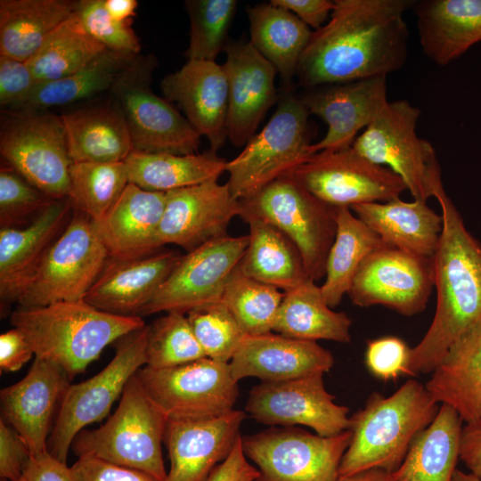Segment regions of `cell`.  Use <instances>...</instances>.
<instances>
[{
  "mask_svg": "<svg viewBox=\"0 0 481 481\" xmlns=\"http://www.w3.org/2000/svg\"><path fill=\"white\" fill-rule=\"evenodd\" d=\"M415 0H334L327 22L313 31L301 56L299 84L314 88L387 74L407 60L404 19Z\"/></svg>",
  "mask_w": 481,
  "mask_h": 481,
  "instance_id": "cell-1",
  "label": "cell"
},
{
  "mask_svg": "<svg viewBox=\"0 0 481 481\" xmlns=\"http://www.w3.org/2000/svg\"><path fill=\"white\" fill-rule=\"evenodd\" d=\"M443 228L433 256L436 307L422 339L412 348L410 376L432 372L449 347L481 322V243L440 188L435 195Z\"/></svg>",
  "mask_w": 481,
  "mask_h": 481,
  "instance_id": "cell-2",
  "label": "cell"
},
{
  "mask_svg": "<svg viewBox=\"0 0 481 481\" xmlns=\"http://www.w3.org/2000/svg\"><path fill=\"white\" fill-rule=\"evenodd\" d=\"M10 322L25 336L35 357L57 363L70 380L108 345L145 326L140 316L107 313L85 300L19 306Z\"/></svg>",
  "mask_w": 481,
  "mask_h": 481,
  "instance_id": "cell-3",
  "label": "cell"
},
{
  "mask_svg": "<svg viewBox=\"0 0 481 481\" xmlns=\"http://www.w3.org/2000/svg\"><path fill=\"white\" fill-rule=\"evenodd\" d=\"M440 404L416 379L395 393L373 392L363 409L350 417V444L339 466V478L371 469L390 473L403 462L416 435L436 417Z\"/></svg>",
  "mask_w": 481,
  "mask_h": 481,
  "instance_id": "cell-4",
  "label": "cell"
},
{
  "mask_svg": "<svg viewBox=\"0 0 481 481\" xmlns=\"http://www.w3.org/2000/svg\"><path fill=\"white\" fill-rule=\"evenodd\" d=\"M167 421L135 373L127 382L115 412L100 428L81 430L71 448L77 457L97 458L165 481L167 472L161 444Z\"/></svg>",
  "mask_w": 481,
  "mask_h": 481,
  "instance_id": "cell-5",
  "label": "cell"
},
{
  "mask_svg": "<svg viewBox=\"0 0 481 481\" xmlns=\"http://www.w3.org/2000/svg\"><path fill=\"white\" fill-rule=\"evenodd\" d=\"M239 202L240 217L263 219L296 244L309 279L317 281L324 277L328 253L336 235V208L315 197L290 175Z\"/></svg>",
  "mask_w": 481,
  "mask_h": 481,
  "instance_id": "cell-6",
  "label": "cell"
},
{
  "mask_svg": "<svg viewBox=\"0 0 481 481\" xmlns=\"http://www.w3.org/2000/svg\"><path fill=\"white\" fill-rule=\"evenodd\" d=\"M420 110L406 100L388 102L355 140L352 148L388 167L404 181L414 200L428 201L444 187L433 145L417 135Z\"/></svg>",
  "mask_w": 481,
  "mask_h": 481,
  "instance_id": "cell-7",
  "label": "cell"
},
{
  "mask_svg": "<svg viewBox=\"0 0 481 481\" xmlns=\"http://www.w3.org/2000/svg\"><path fill=\"white\" fill-rule=\"evenodd\" d=\"M309 116L300 98L289 92L281 97L261 132L246 143L237 157L227 161V183L235 199L256 194L310 157Z\"/></svg>",
  "mask_w": 481,
  "mask_h": 481,
  "instance_id": "cell-8",
  "label": "cell"
},
{
  "mask_svg": "<svg viewBox=\"0 0 481 481\" xmlns=\"http://www.w3.org/2000/svg\"><path fill=\"white\" fill-rule=\"evenodd\" d=\"M148 332L145 325L120 338L114 357L99 373L68 387L47 443L53 456L67 462L76 436L108 415L129 379L146 364Z\"/></svg>",
  "mask_w": 481,
  "mask_h": 481,
  "instance_id": "cell-9",
  "label": "cell"
},
{
  "mask_svg": "<svg viewBox=\"0 0 481 481\" xmlns=\"http://www.w3.org/2000/svg\"><path fill=\"white\" fill-rule=\"evenodd\" d=\"M155 60L137 57L110 92L129 131L134 151L179 155L198 152L200 135L167 99L150 87Z\"/></svg>",
  "mask_w": 481,
  "mask_h": 481,
  "instance_id": "cell-10",
  "label": "cell"
},
{
  "mask_svg": "<svg viewBox=\"0 0 481 481\" xmlns=\"http://www.w3.org/2000/svg\"><path fill=\"white\" fill-rule=\"evenodd\" d=\"M0 153L5 163L53 200L69 192V158L61 115L9 111L1 119Z\"/></svg>",
  "mask_w": 481,
  "mask_h": 481,
  "instance_id": "cell-11",
  "label": "cell"
},
{
  "mask_svg": "<svg viewBox=\"0 0 481 481\" xmlns=\"http://www.w3.org/2000/svg\"><path fill=\"white\" fill-rule=\"evenodd\" d=\"M108 259L92 220L74 208L69 224L19 298V306L84 300Z\"/></svg>",
  "mask_w": 481,
  "mask_h": 481,
  "instance_id": "cell-12",
  "label": "cell"
},
{
  "mask_svg": "<svg viewBox=\"0 0 481 481\" xmlns=\"http://www.w3.org/2000/svg\"><path fill=\"white\" fill-rule=\"evenodd\" d=\"M350 429L322 436L297 428H271L242 436L247 458L259 471L256 481H338Z\"/></svg>",
  "mask_w": 481,
  "mask_h": 481,
  "instance_id": "cell-13",
  "label": "cell"
},
{
  "mask_svg": "<svg viewBox=\"0 0 481 481\" xmlns=\"http://www.w3.org/2000/svg\"><path fill=\"white\" fill-rule=\"evenodd\" d=\"M136 375L168 420L222 416L234 410L239 395L229 363L208 357L173 368L145 365Z\"/></svg>",
  "mask_w": 481,
  "mask_h": 481,
  "instance_id": "cell-14",
  "label": "cell"
},
{
  "mask_svg": "<svg viewBox=\"0 0 481 481\" xmlns=\"http://www.w3.org/2000/svg\"><path fill=\"white\" fill-rule=\"evenodd\" d=\"M287 175L334 208L387 202L407 190L391 169L371 162L352 147L313 154Z\"/></svg>",
  "mask_w": 481,
  "mask_h": 481,
  "instance_id": "cell-15",
  "label": "cell"
},
{
  "mask_svg": "<svg viewBox=\"0 0 481 481\" xmlns=\"http://www.w3.org/2000/svg\"><path fill=\"white\" fill-rule=\"evenodd\" d=\"M433 287V257L384 244L362 262L347 295L355 306H383L412 316L425 309Z\"/></svg>",
  "mask_w": 481,
  "mask_h": 481,
  "instance_id": "cell-16",
  "label": "cell"
},
{
  "mask_svg": "<svg viewBox=\"0 0 481 481\" xmlns=\"http://www.w3.org/2000/svg\"><path fill=\"white\" fill-rule=\"evenodd\" d=\"M248 235L224 236L181 257L141 315L183 314L221 300L225 284L241 260Z\"/></svg>",
  "mask_w": 481,
  "mask_h": 481,
  "instance_id": "cell-17",
  "label": "cell"
},
{
  "mask_svg": "<svg viewBox=\"0 0 481 481\" xmlns=\"http://www.w3.org/2000/svg\"><path fill=\"white\" fill-rule=\"evenodd\" d=\"M323 374L278 382H262L249 392L246 412L266 425H303L322 436L349 429V409L335 403L323 383Z\"/></svg>",
  "mask_w": 481,
  "mask_h": 481,
  "instance_id": "cell-18",
  "label": "cell"
},
{
  "mask_svg": "<svg viewBox=\"0 0 481 481\" xmlns=\"http://www.w3.org/2000/svg\"><path fill=\"white\" fill-rule=\"evenodd\" d=\"M240 206L228 183L218 180L167 192L159 239L162 247L177 245L187 252L227 235Z\"/></svg>",
  "mask_w": 481,
  "mask_h": 481,
  "instance_id": "cell-19",
  "label": "cell"
},
{
  "mask_svg": "<svg viewBox=\"0 0 481 481\" xmlns=\"http://www.w3.org/2000/svg\"><path fill=\"white\" fill-rule=\"evenodd\" d=\"M300 99L310 115L328 125L325 135L310 145V156L345 150L388 102L387 77L317 86L307 89Z\"/></svg>",
  "mask_w": 481,
  "mask_h": 481,
  "instance_id": "cell-20",
  "label": "cell"
},
{
  "mask_svg": "<svg viewBox=\"0 0 481 481\" xmlns=\"http://www.w3.org/2000/svg\"><path fill=\"white\" fill-rule=\"evenodd\" d=\"M222 65L228 84V139L236 147L256 135L267 110L277 102L275 68L250 42H229Z\"/></svg>",
  "mask_w": 481,
  "mask_h": 481,
  "instance_id": "cell-21",
  "label": "cell"
},
{
  "mask_svg": "<svg viewBox=\"0 0 481 481\" xmlns=\"http://www.w3.org/2000/svg\"><path fill=\"white\" fill-rule=\"evenodd\" d=\"M69 381L60 365L35 357L22 379L1 390L2 419L23 438L32 455L48 451L53 417Z\"/></svg>",
  "mask_w": 481,
  "mask_h": 481,
  "instance_id": "cell-22",
  "label": "cell"
},
{
  "mask_svg": "<svg viewBox=\"0 0 481 481\" xmlns=\"http://www.w3.org/2000/svg\"><path fill=\"white\" fill-rule=\"evenodd\" d=\"M245 412L239 410L216 418L168 420L164 443L170 459L165 481H207L241 436Z\"/></svg>",
  "mask_w": 481,
  "mask_h": 481,
  "instance_id": "cell-23",
  "label": "cell"
},
{
  "mask_svg": "<svg viewBox=\"0 0 481 481\" xmlns=\"http://www.w3.org/2000/svg\"><path fill=\"white\" fill-rule=\"evenodd\" d=\"M74 209L67 197L53 200L29 224L0 229V297L18 302L45 257L69 224Z\"/></svg>",
  "mask_w": 481,
  "mask_h": 481,
  "instance_id": "cell-24",
  "label": "cell"
},
{
  "mask_svg": "<svg viewBox=\"0 0 481 481\" xmlns=\"http://www.w3.org/2000/svg\"><path fill=\"white\" fill-rule=\"evenodd\" d=\"M160 88L216 152L228 139V84L222 65L188 60L181 69L163 77Z\"/></svg>",
  "mask_w": 481,
  "mask_h": 481,
  "instance_id": "cell-25",
  "label": "cell"
},
{
  "mask_svg": "<svg viewBox=\"0 0 481 481\" xmlns=\"http://www.w3.org/2000/svg\"><path fill=\"white\" fill-rule=\"evenodd\" d=\"M333 364L332 354L316 341L273 332L246 336L229 363L238 382L249 377L278 382L324 374Z\"/></svg>",
  "mask_w": 481,
  "mask_h": 481,
  "instance_id": "cell-26",
  "label": "cell"
},
{
  "mask_svg": "<svg viewBox=\"0 0 481 481\" xmlns=\"http://www.w3.org/2000/svg\"><path fill=\"white\" fill-rule=\"evenodd\" d=\"M181 257L172 250H159L131 260L109 257L84 300L107 313L140 316Z\"/></svg>",
  "mask_w": 481,
  "mask_h": 481,
  "instance_id": "cell-27",
  "label": "cell"
},
{
  "mask_svg": "<svg viewBox=\"0 0 481 481\" xmlns=\"http://www.w3.org/2000/svg\"><path fill=\"white\" fill-rule=\"evenodd\" d=\"M167 192L129 183L103 218L94 224L109 257L131 260L159 251V230Z\"/></svg>",
  "mask_w": 481,
  "mask_h": 481,
  "instance_id": "cell-28",
  "label": "cell"
},
{
  "mask_svg": "<svg viewBox=\"0 0 481 481\" xmlns=\"http://www.w3.org/2000/svg\"><path fill=\"white\" fill-rule=\"evenodd\" d=\"M424 54L444 66L481 41V0L414 1Z\"/></svg>",
  "mask_w": 481,
  "mask_h": 481,
  "instance_id": "cell-29",
  "label": "cell"
},
{
  "mask_svg": "<svg viewBox=\"0 0 481 481\" xmlns=\"http://www.w3.org/2000/svg\"><path fill=\"white\" fill-rule=\"evenodd\" d=\"M425 384L440 405L452 408L465 424L481 422V322L447 350Z\"/></svg>",
  "mask_w": 481,
  "mask_h": 481,
  "instance_id": "cell-30",
  "label": "cell"
},
{
  "mask_svg": "<svg viewBox=\"0 0 481 481\" xmlns=\"http://www.w3.org/2000/svg\"><path fill=\"white\" fill-rule=\"evenodd\" d=\"M355 215L376 232L384 244L426 257H433L442 232L443 218L426 201L356 204Z\"/></svg>",
  "mask_w": 481,
  "mask_h": 481,
  "instance_id": "cell-31",
  "label": "cell"
},
{
  "mask_svg": "<svg viewBox=\"0 0 481 481\" xmlns=\"http://www.w3.org/2000/svg\"><path fill=\"white\" fill-rule=\"evenodd\" d=\"M72 162H125L134 151L126 123L113 101L61 114Z\"/></svg>",
  "mask_w": 481,
  "mask_h": 481,
  "instance_id": "cell-32",
  "label": "cell"
},
{
  "mask_svg": "<svg viewBox=\"0 0 481 481\" xmlns=\"http://www.w3.org/2000/svg\"><path fill=\"white\" fill-rule=\"evenodd\" d=\"M462 420L441 404L432 422L419 432L392 473L394 481H452L460 459Z\"/></svg>",
  "mask_w": 481,
  "mask_h": 481,
  "instance_id": "cell-33",
  "label": "cell"
},
{
  "mask_svg": "<svg viewBox=\"0 0 481 481\" xmlns=\"http://www.w3.org/2000/svg\"><path fill=\"white\" fill-rule=\"evenodd\" d=\"M248 223L249 242L238 267L256 281L289 291L309 279L302 254L280 229L255 216Z\"/></svg>",
  "mask_w": 481,
  "mask_h": 481,
  "instance_id": "cell-34",
  "label": "cell"
},
{
  "mask_svg": "<svg viewBox=\"0 0 481 481\" xmlns=\"http://www.w3.org/2000/svg\"><path fill=\"white\" fill-rule=\"evenodd\" d=\"M247 14L250 44L275 68L289 93L313 31L294 13L271 3L248 7Z\"/></svg>",
  "mask_w": 481,
  "mask_h": 481,
  "instance_id": "cell-35",
  "label": "cell"
},
{
  "mask_svg": "<svg viewBox=\"0 0 481 481\" xmlns=\"http://www.w3.org/2000/svg\"><path fill=\"white\" fill-rule=\"evenodd\" d=\"M138 54L104 50L78 71L38 83L29 100L12 111H46L95 99L109 93ZM11 111V110H10Z\"/></svg>",
  "mask_w": 481,
  "mask_h": 481,
  "instance_id": "cell-36",
  "label": "cell"
},
{
  "mask_svg": "<svg viewBox=\"0 0 481 481\" xmlns=\"http://www.w3.org/2000/svg\"><path fill=\"white\" fill-rule=\"evenodd\" d=\"M77 5L73 0H1L0 54L27 61Z\"/></svg>",
  "mask_w": 481,
  "mask_h": 481,
  "instance_id": "cell-37",
  "label": "cell"
},
{
  "mask_svg": "<svg viewBox=\"0 0 481 481\" xmlns=\"http://www.w3.org/2000/svg\"><path fill=\"white\" fill-rule=\"evenodd\" d=\"M226 164L211 150L186 155L133 151L125 160L129 183L161 192L218 180Z\"/></svg>",
  "mask_w": 481,
  "mask_h": 481,
  "instance_id": "cell-38",
  "label": "cell"
},
{
  "mask_svg": "<svg viewBox=\"0 0 481 481\" xmlns=\"http://www.w3.org/2000/svg\"><path fill=\"white\" fill-rule=\"evenodd\" d=\"M308 279L285 291L273 325L276 333L305 340L351 341V319L327 304L321 286Z\"/></svg>",
  "mask_w": 481,
  "mask_h": 481,
  "instance_id": "cell-39",
  "label": "cell"
},
{
  "mask_svg": "<svg viewBox=\"0 0 481 481\" xmlns=\"http://www.w3.org/2000/svg\"><path fill=\"white\" fill-rule=\"evenodd\" d=\"M336 235L328 253L322 292L331 307L347 294L364 258L384 245L379 236L348 207L336 208Z\"/></svg>",
  "mask_w": 481,
  "mask_h": 481,
  "instance_id": "cell-40",
  "label": "cell"
},
{
  "mask_svg": "<svg viewBox=\"0 0 481 481\" xmlns=\"http://www.w3.org/2000/svg\"><path fill=\"white\" fill-rule=\"evenodd\" d=\"M106 48L92 37L75 12L53 29L26 61L38 83L68 77Z\"/></svg>",
  "mask_w": 481,
  "mask_h": 481,
  "instance_id": "cell-41",
  "label": "cell"
},
{
  "mask_svg": "<svg viewBox=\"0 0 481 481\" xmlns=\"http://www.w3.org/2000/svg\"><path fill=\"white\" fill-rule=\"evenodd\" d=\"M129 183L125 162H72L68 198L94 224L100 222Z\"/></svg>",
  "mask_w": 481,
  "mask_h": 481,
  "instance_id": "cell-42",
  "label": "cell"
},
{
  "mask_svg": "<svg viewBox=\"0 0 481 481\" xmlns=\"http://www.w3.org/2000/svg\"><path fill=\"white\" fill-rule=\"evenodd\" d=\"M279 289L244 275L237 266L229 277L221 301L247 336L273 331L283 298Z\"/></svg>",
  "mask_w": 481,
  "mask_h": 481,
  "instance_id": "cell-43",
  "label": "cell"
},
{
  "mask_svg": "<svg viewBox=\"0 0 481 481\" xmlns=\"http://www.w3.org/2000/svg\"><path fill=\"white\" fill-rule=\"evenodd\" d=\"M190 40L188 60L216 61L228 43V31L237 9L236 0H187Z\"/></svg>",
  "mask_w": 481,
  "mask_h": 481,
  "instance_id": "cell-44",
  "label": "cell"
},
{
  "mask_svg": "<svg viewBox=\"0 0 481 481\" xmlns=\"http://www.w3.org/2000/svg\"><path fill=\"white\" fill-rule=\"evenodd\" d=\"M204 357L186 314L167 312L149 325L146 366L173 368Z\"/></svg>",
  "mask_w": 481,
  "mask_h": 481,
  "instance_id": "cell-45",
  "label": "cell"
},
{
  "mask_svg": "<svg viewBox=\"0 0 481 481\" xmlns=\"http://www.w3.org/2000/svg\"><path fill=\"white\" fill-rule=\"evenodd\" d=\"M186 315L206 356L230 363L247 335L226 306L220 300Z\"/></svg>",
  "mask_w": 481,
  "mask_h": 481,
  "instance_id": "cell-46",
  "label": "cell"
},
{
  "mask_svg": "<svg viewBox=\"0 0 481 481\" xmlns=\"http://www.w3.org/2000/svg\"><path fill=\"white\" fill-rule=\"evenodd\" d=\"M53 200L8 165L1 167V227L19 228L29 224Z\"/></svg>",
  "mask_w": 481,
  "mask_h": 481,
  "instance_id": "cell-47",
  "label": "cell"
},
{
  "mask_svg": "<svg viewBox=\"0 0 481 481\" xmlns=\"http://www.w3.org/2000/svg\"><path fill=\"white\" fill-rule=\"evenodd\" d=\"M76 14L86 32L106 49L139 54L140 40L131 21L121 22L111 17L103 0L77 1Z\"/></svg>",
  "mask_w": 481,
  "mask_h": 481,
  "instance_id": "cell-48",
  "label": "cell"
},
{
  "mask_svg": "<svg viewBox=\"0 0 481 481\" xmlns=\"http://www.w3.org/2000/svg\"><path fill=\"white\" fill-rule=\"evenodd\" d=\"M412 348L402 338L386 336L367 342L365 365L368 371L382 380L410 375Z\"/></svg>",
  "mask_w": 481,
  "mask_h": 481,
  "instance_id": "cell-49",
  "label": "cell"
},
{
  "mask_svg": "<svg viewBox=\"0 0 481 481\" xmlns=\"http://www.w3.org/2000/svg\"><path fill=\"white\" fill-rule=\"evenodd\" d=\"M38 82L26 61L0 54V105L15 110L23 105Z\"/></svg>",
  "mask_w": 481,
  "mask_h": 481,
  "instance_id": "cell-50",
  "label": "cell"
},
{
  "mask_svg": "<svg viewBox=\"0 0 481 481\" xmlns=\"http://www.w3.org/2000/svg\"><path fill=\"white\" fill-rule=\"evenodd\" d=\"M32 453L23 438L13 428L0 420V477L19 481Z\"/></svg>",
  "mask_w": 481,
  "mask_h": 481,
  "instance_id": "cell-51",
  "label": "cell"
},
{
  "mask_svg": "<svg viewBox=\"0 0 481 481\" xmlns=\"http://www.w3.org/2000/svg\"><path fill=\"white\" fill-rule=\"evenodd\" d=\"M71 469L77 481H158L145 472L90 456L78 457Z\"/></svg>",
  "mask_w": 481,
  "mask_h": 481,
  "instance_id": "cell-52",
  "label": "cell"
},
{
  "mask_svg": "<svg viewBox=\"0 0 481 481\" xmlns=\"http://www.w3.org/2000/svg\"><path fill=\"white\" fill-rule=\"evenodd\" d=\"M19 481H77L71 467L48 451L32 455Z\"/></svg>",
  "mask_w": 481,
  "mask_h": 481,
  "instance_id": "cell-53",
  "label": "cell"
},
{
  "mask_svg": "<svg viewBox=\"0 0 481 481\" xmlns=\"http://www.w3.org/2000/svg\"><path fill=\"white\" fill-rule=\"evenodd\" d=\"M259 471L247 461L240 436L229 456L211 472L207 481H256Z\"/></svg>",
  "mask_w": 481,
  "mask_h": 481,
  "instance_id": "cell-54",
  "label": "cell"
},
{
  "mask_svg": "<svg viewBox=\"0 0 481 481\" xmlns=\"http://www.w3.org/2000/svg\"><path fill=\"white\" fill-rule=\"evenodd\" d=\"M33 349L20 330L12 328L0 335V368L4 371L20 370L32 355Z\"/></svg>",
  "mask_w": 481,
  "mask_h": 481,
  "instance_id": "cell-55",
  "label": "cell"
},
{
  "mask_svg": "<svg viewBox=\"0 0 481 481\" xmlns=\"http://www.w3.org/2000/svg\"><path fill=\"white\" fill-rule=\"evenodd\" d=\"M270 3L291 12L315 30L324 25L335 7L331 0H272Z\"/></svg>",
  "mask_w": 481,
  "mask_h": 481,
  "instance_id": "cell-56",
  "label": "cell"
},
{
  "mask_svg": "<svg viewBox=\"0 0 481 481\" xmlns=\"http://www.w3.org/2000/svg\"><path fill=\"white\" fill-rule=\"evenodd\" d=\"M460 460L481 479V422L463 426Z\"/></svg>",
  "mask_w": 481,
  "mask_h": 481,
  "instance_id": "cell-57",
  "label": "cell"
},
{
  "mask_svg": "<svg viewBox=\"0 0 481 481\" xmlns=\"http://www.w3.org/2000/svg\"><path fill=\"white\" fill-rule=\"evenodd\" d=\"M103 4L110 16L121 22L131 21L138 6L135 0H103Z\"/></svg>",
  "mask_w": 481,
  "mask_h": 481,
  "instance_id": "cell-58",
  "label": "cell"
},
{
  "mask_svg": "<svg viewBox=\"0 0 481 481\" xmlns=\"http://www.w3.org/2000/svg\"><path fill=\"white\" fill-rule=\"evenodd\" d=\"M338 481H394L392 473L381 469H371L352 476L339 478Z\"/></svg>",
  "mask_w": 481,
  "mask_h": 481,
  "instance_id": "cell-59",
  "label": "cell"
},
{
  "mask_svg": "<svg viewBox=\"0 0 481 481\" xmlns=\"http://www.w3.org/2000/svg\"><path fill=\"white\" fill-rule=\"evenodd\" d=\"M452 481H481V479L470 472L467 473L460 469H456Z\"/></svg>",
  "mask_w": 481,
  "mask_h": 481,
  "instance_id": "cell-60",
  "label": "cell"
},
{
  "mask_svg": "<svg viewBox=\"0 0 481 481\" xmlns=\"http://www.w3.org/2000/svg\"><path fill=\"white\" fill-rule=\"evenodd\" d=\"M0 481H10V480L1 478Z\"/></svg>",
  "mask_w": 481,
  "mask_h": 481,
  "instance_id": "cell-61",
  "label": "cell"
}]
</instances>
